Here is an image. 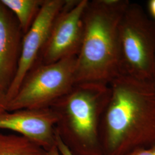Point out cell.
<instances>
[{
    "label": "cell",
    "instance_id": "cell-1",
    "mask_svg": "<svg viewBox=\"0 0 155 155\" xmlns=\"http://www.w3.org/2000/svg\"><path fill=\"white\" fill-rule=\"evenodd\" d=\"M109 86L100 124L103 155H129L155 145L154 83L121 75Z\"/></svg>",
    "mask_w": 155,
    "mask_h": 155
},
{
    "label": "cell",
    "instance_id": "cell-2",
    "mask_svg": "<svg viewBox=\"0 0 155 155\" xmlns=\"http://www.w3.org/2000/svg\"><path fill=\"white\" fill-rule=\"evenodd\" d=\"M130 2L89 1L83 15V40L76 58L75 84L109 86L123 75L119 27Z\"/></svg>",
    "mask_w": 155,
    "mask_h": 155
},
{
    "label": "cell",
    "instance_id": "cell-3",
    "mask_svg": "<svg viewBox=\"0 0 155 155\" xmlns=\"http://www.w3.org/2000/svg\"><path fill=\"white\" fill-rule=\"evenodd\" d=\"M110 95V86L75 84L50 108L57 117L56 133L73 155H103L101 118Z\"/></svg>",
    "mask_w": 155,
    "mask_h": 155
},
{
    "label": "cell",
    "instance_id": "cell-4",
    "mask_svg": "<svg viewBox=\"0 0 155 155\" xmlns=\"http://www.w3.org/2000/svg\"><path fill=\"white\" fill-rule=\"evenodd\" d=\"M123 75L154 83L155 21L130 2L119 27Z\"/></svg>",
    "mask_w": 155,
    "mask_h": 155
},
{
    "label": "cell",
    "instance_id": "cell-5",
    "mask_svg": "<svg viewBox=\"0 0 155 155\" xmlns=\"http://www.w3.org/2000/svg\"><path fill=\"white\" fill-rule=\"evenodd\" d=\"M76 58L50 64L37 63L23 79L7 111L50 108L75 84Z\"/></svg>",
    "mask_w": 155,
    "mask_h": 155
},
{
    "label": "cell",
    "instance_id": "cell-6",
    "mask_svg": "<svg viewBox=\"0 0 155 155\" xmlns=\"http://www.w3.org/2000/svg\"><path fill=\"white\" fill-rule=\"evenodd\" d=\"M89 0H67L52 24L37 63L50 64L77 57L83 40V15Z\"/></svg>",
    "mask_w": 155,
    "mask_h": 155
},
{
    "label": "cell",
    "instance_id": "cell-7",
    "mask_svg": "<svg viewBox=\"0 0 155 155\" xmlns=\"http://www.w3.org/2000/svg\"><path fill=\"white\" fill-rule=\"evenodd\" d=\"M67 0H44L39 15L24 35L22 50L16 74L7 92L10 102L16 95L23 79L39 60L56 17Z\"/></svg>",
    "mask_w": 155,
    "mask_h": 155
},
{
    "label": "cell",
    "instance_id": "cell-8",
    "mask_svg": "<svg viewBox=\"0 0 155 155\" xmlns=\"http://www.w3.org/2000/svg\"><path fill=\"white\" fill-rule=\"evenodd\" d=\"M57 117L51 108L22 109L0 113V129L11 130L47 152L56 146Z\"/></svg>",
    "mask_w": 155,
    "mask_h": 155
},
{
    "label": "cell",
    "instance_id": "cell-9",
    "mask_svg": "<svg viewBox=\"0 0 155 155\" xmlns=\"http://www.w3.org/2000/svg\"><path fill=\"white\" fill-rule=\"evenodd\" d=\"M24 35L14 14L0 0V90L6 94L16 74Z\"/></svg>",
    "mask_w": 155,
    "mask_h": 155
},
{
    "label": "cell",
    "instance_id": "cell-10",
    "mask_svg": "<svg viewBox=\"0 0 155 155\" xmlns=\"http://www.w3.org/2000/svg\"><path fill=\"white\" fill-rule=\"evenodd\" d=\"M1 1L14 14L24 35L33 25L44 2V0Z\"/></svg>",
    "mask_w": 155,
    "mask_h": 155
},
{
    "label": "cell",
    "instance_id": "cell-11",
    "mask_svg": "<svg viewBox=\"0 0 155 155\" xmlns=\"http://www.w3.org/2000/svg\"><path fill=\"white\" fill-rule=\"evenodd\" d=\"M0 155H47V152L17 134L0 133Z\"/></svg>",
    "mask_w": 155,
    "mask_h": 155
},
{
    "label": "cell",
    "instance_id": "cell-12",
    "mask_svg": "<svg viewBox=\"0 0 155 155\" xmlns=\"http://www.w3.org/2000/svg\"><path fill=\"white\" fill-rule=\"evenodd\" d=\"M9 102L6 93L0 90V113L7 111Z\"/></svg>",
    "mask_w": 155,
    "mask_h": 155
},
{
    "label": "cell",
    "instance_id": "cell-13",
    "mask_svg": "<svg viewBox=\"0 0 155 155\" xmlns=\"http://www.w3.org/2000/svg\"><path fill=\"white\" fill-rule=\"evenodd\" d=\"M56 146L59 150V152L63 155H73L70 151L67 148L66 146L63 144L61 139L56 133Z\"/></svg>",
    "mask_w": 155,
    "mask_h": 155
},
{
    "label": "cell",
    "instance_id": "cell-14",
    "mask_svg": "<svg viewBox=\"0 0 155 155\" xmlns=\"http://www.w3.org/2000/svg\"><path fill=\"white\" fill-rule=\"evenodd\" d=\"M129 155H155V145L149 148L136 150Z\"/></svg>",
    "mask_w": 155,
    "mask_h": 155
},
{
    "label": "cell",
    "instance_id": "cell-15",
    "mask_svg": "<svg viewBox=\"0 0 155 155\" xmlns=\"http://www.w3.org/2000/svg\"><path fill=\"white\" fill-rule=\"evenodd\" d=\"M148 9L152 18L155 21V0H150L148 1Z\"/></svg>",
    "mask_w": 155,
    "mask_h": 155
},
{
    "label": "cell",
    "instance_id": "cell-16",
    "mask_svg": "<svg viewBox=\"0 0 155 155\" xmlns=\"http://www.w3.org/2000/svg\"><path fill=\"white\" fill-rule=\"evenodd\" d=\"M47 155H63L59 152L57 146L54 147L52 149L47 151Z\"/></svg>",
    "mask_w": 155,
    "mask_h": 155
},
{
    "label": "cell",
    "instance_id": "cell-17",
    "mask_svg": "<svg viewBox=\"0 0 155 155\" xmlns=\"http://www.w3.org/2000/svg\"><path fill=\"white\" fill-rule=\"evenodd\" d=\"M154 86L155 87V80H154Z\"/></svg>",
    "mask_w": 155,
    "mask_h": 155
}]
</instances>
